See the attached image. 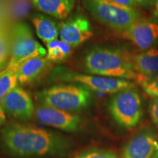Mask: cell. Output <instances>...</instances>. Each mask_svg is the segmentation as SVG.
Here are the masks:
<instances>
[{
  "label": "cell",
  "mask_w": 158,
  "mask_h": 158,
  "mask_svg": "<svg viewBox=\"0 0 158 158\" xmlns=\"http://www.w3.org/2000/svg\"><path fill=\"white\" fill-rule=\"evenodd\" d=\"M46 56L51 62H60L66 60L73 51L72 45L60 38L55 39L45 44Z\"/></svg>",
  "instance_id": "17"
},
{
  "label": "cell",
  "mask_w": 158,
  "mask_h": 158,
  "mask_svg": "<svg viewBox=\"0 0 158 158\" xmlns=\"http://www.w3.org/2000/svg\"><path fill=\"white\" fill-rule=\"evenodd\" d=\"M35 113L40 122L63 131L76 132L81 124V118L78 115L44 105L37 106Z\"/></svg>",
  "instance_id": "9"
},
{
  "label": "cell",
  "mask_w": 158,
  "mask_h": 158,
  "mask_svg": "<svg viewBox=\"0 0 158 158\" xmlns=\"http://www.w3.org/2000/svg\"><path fill=\"white\" fill-rule=\"evenodd\" d=\"M152 158H158V150L157 152H156V153L155 154V155L153 156Z\"/></svg>",
  "instance_id": "28"
},
{
  "label": "cell",
  "mask_w": 158,
  "mask_h": 158,
  "mask_svg": "<svg viewBox=\"0 0 158 158\" xmlns=\"http://www.w3.org/2000/svg\"><path fill=\"white\" fill-rule=\"evenodd\" d=\"M91 90L82 85H56L37 92L36 98L41 105L67 112H76L89 104Z\"/></svg>",
  "instance_id": "3"
},
{
  "label": "cell",
  "mask_w": 158,
  "mask_h": 158,
  "mask_svg": "<svg viewBox=\"0 0 158 158\" xmlns=\"http://www.w3.org/2000/svg\"><path fill=\"white\" fill-rule=\"evenodd\" d=\"M135 80L147 95L158 98V74L149 78H137Z\"/></svg>",
  "instance_id": "19"
},
{
  "label": "cell",
  "mask_w": 158,
  "mask_h": 158,
  "mask_svg": "<svg viewBox=\"0 0 158 158\" xmlns=\"http://www.w3.org/2000/svg\"><path fill=\"white\" fill-rule=\"evenodd\" d=\"M76 0H31L39 11L56 19H64L73 10Z\"/></svg>",
  "instance_id": "15"
},
{
  "label": "cell",
  "mask_w": 158,
  "mask_h": 158,
  "mask_svg": "<svg viewBox=\"0 0 158 158\" xmlns=\"http://www.w3.org/2000/svg\"><path fill=\"white\" fill-rule=\"evenodd\" d=\"M5 62H2V61H0V70H1V68L3 67V64H5Z\"/></svg>",
  "instance_id": "27"
},
{
  "label": "cell",
  "mask_w": 158,
  "mask_h": 158,
  "mask_svg": "<svg viewBox=\"0 0 158 158\" xmlns=\"http://www.w3.org/2000/svg\"><path fill=\"white\" fill-rule=\"evenodd\" d=\"M46 56L33 57L23 62L18 68V80L21 84H30L44 73L49 63Z\"/></svg>",
  "instance_id": "13"
},
{
  "label": "cell",
  "mask_w": 158,
  "mask_h": 158,
  "mask_svg": "<svg viewBox=\"0 0 158 158\" xmlns=\"http://www.w3.org/2000/svg\"><path fill=\"white\" fill-rule=\"evenodd\" d=\"M81 2L97 20L119 32L141 18L137 8L119 5L112 0H81Z\"/></svg>",
  "instance_id": "4"
},
{
  "label": "cell",
  "mask_w": 158,
  "mask_h": 158,
  "mask_svg": "<svg viewBox=\"0 0 158 158\" xmlns=\"http://www.w3.org/2000/svg\"><path fill=\"white\" fill-rule=\"evenodd\" d=\"M47 51L33 36L27 23H15L12 29L10 42V59L7 66L19 68L23 62L39 56H46Z\"/></svg>",
  "instance_id": "5"
},
{
  "label": "cell",
  "mask_w": 158,
  "mask_h": 158,
  "mask_svg": "<svg viewBox=\"0 0 158 158\" xmlns=\"http://www.w3.org/2000/svg\"><path fill=\"white\" fill-rule=\"evenodd\" d=\"M112 1L115 2L119 4V5L133 7V8H136L138 7L137 4L135 2H133V0H112Z\"/></svg>",
  "instance_id": "23"
},
{
  "label": "cell",
  "mask_w": 158,
  "mask_h": 158,
  "mask_svg": "<svg viewBox=\"0 0 158 158\" xmlns=\"http://www.w3.org/2000/svg\"><path fill=\"white\" fill-rule=\"evenodd\" d=\"M93 35L92 25L87 18L76 13L59 26V38L76 47Z\"/></svg>",
  "instance_id": "10"
},
{
  "label": "cell",
  "mask_w": 158,
  "mask_h": 158,
  "mask_svg": "<svg viewBox=\"0 0 158 158\" xmlns=\"http://www.w3.org/2000/svg\"><path fill=\"white\" fill-rule=\"evenodd\" d=\"M158 150V140L155 133L144 129L135 134L126 144L122 158H152Z\"/></svg>",
  "instance_id": "12"
},
{
  "label": "cell",
  "mask_w": 158,
  "mask_h": 158,
  "mask_svg": "<svg viewBox=\"0 0 158 158\" xmlns=\"http://www.w3.org/2000/svg\"><path fill=\"white\" fill-rule=\"evenodd\" d=\"M76 158H118L115 153L101 149H91L81 154Z\"/></svg>",
  "instance_id": "20"
},
{
  "label": "cell",
  "mask_w": 158,
  "mask_h": 158,
  "mask_svg": "<svg viewBox=\"0 0 158 158\" xmlns=\"http://www.w3.org/2000/svg\"><path fill=\"white\" fill-rule=\"evenodd\" d=\"M7 115L26 121L31 118L35 111L32 99L27 91L17 86L0 100Z\"/></svg>",
  "instance_id": "11"
},
{
  "label": "cell",
  "mask_w": 158,
  "mask_h": 158,
  "mask_svg": "<svg viewBox=\"0 0 158 158\" xmlns=\"http://www.w3.org/2000/svg\"><path fill=\"white\" fill-rule=\"evenodd\" d=\"M31 22L37 37L45 44L59 37V26L50 16L36 13L31 17Z\"/></svg>",
  "instance_id": "16"
},
{
  "label": "cell",
  "mask_w": 158,
  "mask_h": 158,
  "mask_svg": "<svg viewBox=\"0 0 158 158\" xmlns=\"http://www.w3.org/2000/svg\"><path fill=\"white\" fill-rule=\"evenodd\" d=\"M9 52L10 45H7L5 39H3L2 37H0V61L5 62Z\"/></svg>",
  "instance_id": "22"
},
{
  "label": "cell",
  "mask_w": 158,
  "mask_h": 158,
  "mask_svg": "<svg viewBox=\"0 0 158 158\" xmlns=\"http://www.w3.org/2000/svg\"><path fill=\"white\" fill-rule=\"evenodd\" d=\"M55 74H57L59 79L64 81L77 83L89 89L105 94H116L126 89L133 88L134 86L133 83L126 79L81 74L70 71H59Z\"/></svg>",
  "instance_id": "7"
},
{
  "label": "cell",
  "mask_w": 158,
  "mask_h": 158,
  "mask_svg": "<svg viewBox=\"0 0 158 158\" xmlns=\"http://www.w3.org/2000/svg\"><path fill=\"white\" fill-rule=\"evenodd\" d=\"M17 71L18 69L8 66L0 71V100L19 85Z\"/></svg>",
  "instance_id": "18"
},
{
  "label": "cell",
  "mask_w": 158,
  "mask_h": 158,
  "mask_svg": "<svg viewBox=\"0 0 158 158\" xmlns=\"http://www.w3.org/2000/svg\"><path fill=\"white\" fill-rule=\"evenodd\" d=\"M137 4L138 6H141L143 7H149L154 5L153 0H133Z\"/></svg>",
  "instance_id": "24"
},
{
  "label": "cell",
  "mask_w": 158,
  "mask_h": 158,
  "mask_svg": "<svg viewBox=\"0 0 158 158\" xmlns=\"http://www.w3.org/2000/svg\"><path fill=\"white\" fill-rule=\"evenodd\" d=\"M121 33L140 50L147 51L158 40V22L141 18Z\"/></svg>",
  "instance_id": "8"
},
{
  "label": "cell",
  "mask_w": 158,
  "mask_h": 158,
  "mask_svg": "<svg viewBox=\"0 0 158 158\" xmlns=\"http://www.w3.org/2000/svg\"><path fill=\"white\" fill-rule=\"evenodd\" d=\"M6 116H7V114L5 113L2 105L1 102H0V127H1L5 122Z\"/></svg>",
  "instance_id": "25"
},
{
  "label": "cell",
  "mask_w": 158,
  "mask_h": 158,
  "mask_svg": "<svg viewBox=\"0 0 158 158\" xmlns=\"http://www.w3.org/2000/svg\"><path fill=\"white\" fill-rule=\"evenodd\" d=\"M2 141L11 155L21 158L63 156L70 148L68 139L59 134L15 122L3 128Z\"/></svg>",
  "instance_id": "1"
},
{
  "label": "cell",
  "mask_w": 158,
  "mask_h": 158,
  "mask_svg": "<svg viewBox=\"0 0 158 158\" xmlns=\"http://www.w3.org/2000/svg\"><path fill=\"white\" fill-rule=\"evenodd\" d=\"M109 111L121 127L127 129L135 127L143 116L141 95L133 87L118 92L110 99Z\"/></svg>",
  "instance_id": "6"
},
{
  "label": "cell",
  "mask_w": 158,
  "mask_h": 158,
  "mask_svg": "<svg viewBox=\"0 0 158 158\" xmlns=\"http://www.w3.org/2000/svg\"><path fill=\"white\" fill-rule=\"evenodd\" d=\"M153 1H154V3H155V0H153Z\"/></svg>",
  "instance_id": "29"
},
{
  "label": "cell",
  "mask_w": 158,
  "mask_h": 158,
  "mask_svg": "<svg viewBox=\"0 0 158 158\" xmlns=\"http://www.w3.org/2000/svg\"><path fill=\"white\" fill-rule=\"evenodd\" d=\"M137 78H149L158 74V50L150 48L132 56Z\"/></svg>",
  "instance_id": "14"
},
{
  "label": "cell",
  "mask_w": 158,
  "mask_h": 158,
  "mask_svg": "<svg viewBox=\"0 0 158 158\" xmlns=\"http://www.w3.org/2000/svg\"><path fill=\"white\" fill-rule=\"evenodd\" d=\"M154 7H154V11H153L154 15L158 19V0H155Z\"/></svg>",
  "instance_id": "26"
},
{
  "label": "cell",
  "mask_w": 158,
  "mask_h": 158,
  "mask_svg": "<svg viewBox=\"0 0 158 158\" xmlns=\"http://www.w3.org/2000/svg\"><path fill=\"white\" fill-rule=\"evenodd\" d=\"M150 117L154 124L158 126V98H153L149 106Z\"/></svg>",
  "instance_id": "21"
},
{
  "label": "cell",
  "mask_w": 158,
  "mask_h": 158,
  "mask_svg": "<svg viewBox=\"0 0 158 158\" xmlns=\"http://www.w3.org/2000/svg\"><path fill=\"white\" fill-rule=\"evenodd\" d=\"M83 65L91 75L126 80H134L137 77L132 56L116 48L94 47L85 54Z\"/></svg>",
  "instance_id": "2"
}]
</instances>
